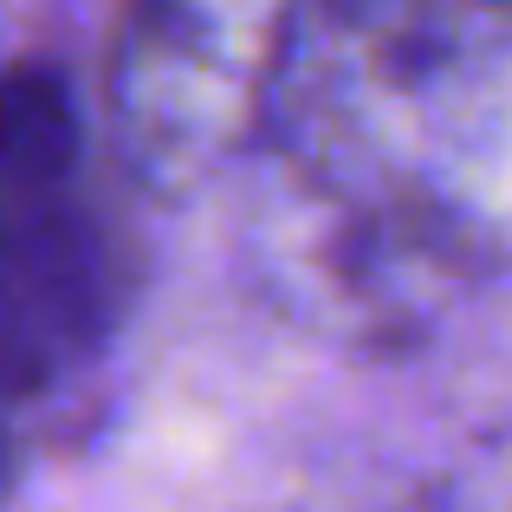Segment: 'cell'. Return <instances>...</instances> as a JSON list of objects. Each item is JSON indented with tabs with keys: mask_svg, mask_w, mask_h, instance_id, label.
I'll use <instances>...</instances> for the list:
<instances>
[{
	"mask_svg": "<svg viewBox=\"0 0 512 512\" xmlns=\"http://www.w3.org/2000/svg\"><path fill=\"white\" fill-rule=\"evenodd\" d=\"M512 52V7H305L286 26L273 143L292 188H441L435 143Z\"/></svg>",
	"mask_w": 512,
	"mask_h": 512,
	"instance_id": "cell-1",
	"label": "cell"
},
{
	"mask_svg": "<svg viewBox=\"0 0 512 512\" xmlns=\"http://www.w3.org/2000/svg\"><path fill=\"white\" fill-rule=\"evenodd\" d=\"M85 150L59 65H0V409L85 370L124 312V234L98 208Z\"/></svg>",
	"mask_w": 512,
	"mask_h": 512,
	"instance_id": "cell-2",
	"label": "cell"
},
{
	"mask_svg": "<svg viewBox=\"0 0 512 512\" xmlns=\"http://www.w3.org/2000/svg\"><path fill=\"white\" fill-rule=\"evenodd\" d=\"M493 240L448 188H279L266 273L305 325L363 350L415 344L480 273Z\"/></svg>",
	"mask_w": 512,
	"mask_h": 512,
	"instance_id": "cell-3",
	"label": "cell"
},
{
	"mask_svg": "<svg viewBox=\"0 0 512 512\" xmlns=\"http://www.w3.org/2000/svg\"><path fill=\"white\" fill-rule=\"evenodd\" d=\"M292 7L175 0L117 26L104 59V124L124 169L156 195H188L266 143Z\"/></svg>",
	"mask_w": 512,
	"mask_h": 512,
	"instance_id": "cell-4",
	"label": "cell"
}]
</instances>
